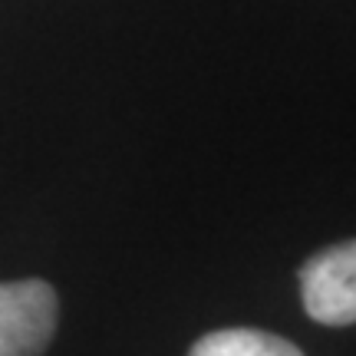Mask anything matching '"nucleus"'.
Wrapping results in <instances>:
<instances>
[{
	"label": "nucleus",
	"instance_id": "f257e3e1",
	"mask_svg": "<svg viewBox=\"0 0 356 356\" xmlns=\"http://www.w3.org/2000/svg\"><path fill=\"white\" fill-rule=\"evenodd\" d=\"M56 293L47 280L0 284V356H43L56 333Z\"/></svg>",
	"mask_w": 356,
	"mask_h": 356
},
{
	"label": "nucleus",
	"instance_id": "f03ea898",
	"mask_svg": "<svg viewBox=\"0 0 356 356\" xmlns=\"http://www.w3.org/2000/svg\"><path fill=\"white\" fill-rule=\"evenodd\" d=\"M300 297L317 323H356V241L333 244L310 257L300 270Z\"/></svg>",
	"mask_w": 356,
	"mask_h": 356
},
{
	"label": "nucleus",
	"instance_id": "7ed1b4c3",
	"mask_svg": "<svg viewBox=\"0 0 356 356\" xmlns=\"http://www.w3.org/2000/svg\"><path fill=\"white\" fill-rule=\"evenodd\" d=\"M188 356H304L291 340L264 330H215L191 346Z\"/></svg>",
	"mask_w": 356,
	"mask_h": 356
}]
</instances>
